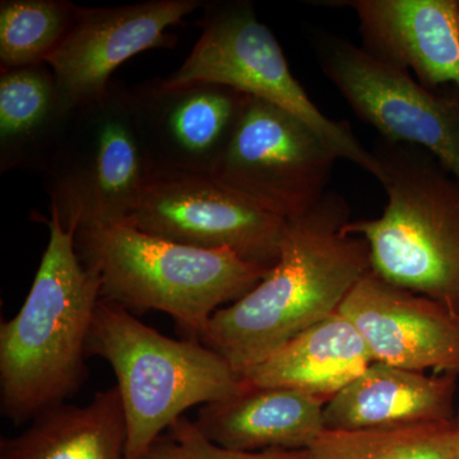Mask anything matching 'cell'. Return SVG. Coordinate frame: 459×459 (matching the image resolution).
<instances>
[{
  "label": "cell",
  "instance_id": "obj_20",
  "mask_svg": "<svg viewBox=\"0 0 459 459\" xmlns=\"http://www.w3.org/2000/svg\"><path fill=\"white\" fill-rule=\"evenodd\" d=\"M452 422L385 429L325 430L307 449V459H455Z\"/></svg>",
  "mask_w": 459,
  "mask_h": 459
},
{
  "label": "cell",
  "instance_id": "obj_15",
  "mask_svg": "<svg viewBox=\"0 0 459 459\" xmlns=\"http://www.w3.org/2000/svg\"><path fill=\"white\" fill-rule=\"evenodd\" d=\"M458 376L373 362L325 407V430H385L455 421Z\"/></svg>",
  "mask_w": 459,
  "mask_h": 459
},
{
  "label": "cell",
  "instance_id": "obj_7",
  "mask_svg": "<svg viewBox=\"0 0 459 459\" xmlns=\"http://www.w3.org/2000/svg\"><path fill=\"white\" fill-rule=\"evenodd\" d=\"M201 38L186 62L162 80L166 86L220 84L285 108L322 135L340 159L377 178L379 166L347 122L322 113L290 71L276 36L256 17L252 3H205Z\"/></svg>",
  "mask_w": 459,
  "mask_h": 459
},
{
  "label": "cell",
  "instance_id": "obj_12",
  "mask_svg": "<svg viewBox=\"0 0 459 459\" xmlns=\"http://www.w3.org/2000/svg\"><path fill=\"white\" fill-rule=\"evenodd\" d=\"M142 141L155 170L213 175L249 96L220 84L131 87Z\"/></svg>",
  "mask_w": 459,
  "mask_h": 459
},
{
  "label": "cell",
  "instance_id": "obj_3",
  "mask_svg": "<svg viewBox=\"0 0 459 459\" xmlns=\"http://www.w3.org/2000/svg\"><path fill=\"white\" fill-rule=\"evenodd\" d=\"M75 250L99 277L102 300L131 313L168 314L195 341L217 310L252 291L272 270L230 250L183 246L126 222L78 230Z\"/></svg>",
  "mask_w": 459,
  "mask_h": 459
},
{
  "label": "cell",
  "instance_id": "obj_11",
  "mask_svg": "<svg viewBox=\"0 0 459 459\" xmlns=\"http://www.w3.org/2000/svg\"><path fill=\"white\" fill-rule=\"evenodd\" d=\"M201 0H150L78 11L71 31L49 57L57 90L69 108L107 95L111 75L142 51L172 47L169 27L204 8Z\"/></svg>",
  "mask_w": 459,
  "mask_h": 459
},
{
  "label": "cell",
  "instance_id": "obj_17",
  "mask_svg": "<svg viewBox=\"0 0 459 459\" xmlns=\"http://www.w3.org/2000/svg\"><path fill=\"white\" fill-rule=\"evenodd\" d=\"M374 359L355 325L333 313L281 346L241 376L256 388H287L329 401Z\"/></svg>",
  "mask_w": 459,
  "mask_h": 459
},
{
  "label": "cell",
  "instance_id": "obj_13",
  "mask_svg": "<svg viewBox=\"0 0 459 459\" xmlns=\"http://www.w3.org/2000/svg\"><path fill=\"white\" fill-rule=\"evenodd\" d=\"M374 361L459 376V316L427 296L368 272L340 305Z\"/></svg>",
  "mask_w": 459,
  "mask_h": 459
},
{
  "label": "cell",
  "instance_id": "obj_1",
  "mask_svg": "<svg viewBox=\"0 0 459 459\" xmlns=\"http://www.w3.org/2000/svg\"><path fill=\"white\" fill-rule=\"evenodd\" d=\"M350 207L328 190L309 211L287 220L279 261L246 296L217 310L199 342L238 376L336 313L371 270L364 238L346 232Z\"/></svg>",
  "mask_w": 459,
  "mask_h": 459
},
{
  "label": "cell",
  "instance_id": "obj_6",
  "mask_svg": "<svg viewBox=\"0 0 459 459\" xmlns=\"http://www.w3.org/2000/svg\"><path fill=\"white\" fill-rule=\"evenodd\" d=\"M153 170L135 119L131 87L111 82L107 95L74 108L42 174L50 212L74 232L126 222Z\"/></svg>",
  "mask_w": 459,
  "mask_h": 459
},
{
  "label": "cell",
  "instance_id": "obj_21",
  "mask_svg": "<svg viewBox=\"0 0 459 459\" xmlns=\"http://www.w3.org/2000/svg\"><path fill=\"white\" fill-rule=\"evenodd\" d=\"M69 0L0 2V69L41 65L60 47L77 20Z\"/></svg>",
  "mask_w": 459,
  "mask_h": 459
},
{
  "label": "cell",
  "instance_id": "obj_10",
  "mask_svg": "<svg viewBox=\"0 0 459 459\" xmlns=\"http://www.w3.org/2000/svg\"><path fill=\"white\" fill-rule=\"evenodd\" d=\"M126 222L183 246L230 250L267 268L279 261L287 225L213 175L165 170H153Z\"/></svg>",
  "mask_w": 459,
  "mask_h": 459
},
{
  "label": "cell",
  "instance_id": "obj_2",
  "mask_svg": "<svg viewBox=\"0 0 459 459\" xmlns=\"http://www.w3.org/2000/svg\"><path fill=\"white\" fill-rule=\"evenodd\" d=\"M51 213V212H50ZM49 240L25 303L0 323V413L17 427L66 403L89 377L91 325L101 286L51 213Z\"/></svg>",
  "mask_w": 459,
  "mask_h": 459
},
{
  "label": "cell",
  "instance_id": "obj_14",
  "mask_svg": "<svg viewBox=\"0 0 459 459\" xmlns=\"http://www.w3.org/2000/svg\"><path fill=\"white\" fill-rule=\"evenodd\" d=\"M361 49L377 62L413 72L427 89L459 90V0H350Z\"/></svg>",
  "mask_w": 459,
  "mask_h": 459
},
{
  "label": "cell",
  "instance_id": "obj_18",
  "mask_svg": "<svg viewBox=\"0 0 459 459\" xmlns=\"http://www.w3.org/2000/svg\"><path fill=\"white\" fill-rule=\"evenodd\" d=\"M72 113L47 63L0 69V172L44 174Z\"/></svg>",
  "mask_w": 459,
  "mask_h": 459
},
{
  "label": "cell",
  "instance_id": "obj_9",
  "mask_svg": "<svg viewBox=\"0 0 459 459\" xmlns=\"http://www.w3.org/2000/svg\"><path fill=\"white\" fill-rule=\"evenodd\" d=\"M337 160L336 151L309 124L249 96L213 177L291 220L328 192Z\"/></svg>",
  "mask_w": 459,
  "mask_h": 459
},
{
  "label": "cell",
  "instance_id": "obj_5",
  "mask_svg": "<svg viewBox=\"0 0 459 459\" xmlns=\"http://www.w3.org/2000/svg\"><path fill=\"white\" fill-rule=\"evenodd\" d=\"M87 353L113 368L126 415V459L143 458L186 410L246 388L231 365L204 343L166 337L102 299Z\"/></svg>",
  "mask_w": 459,
  "mask_h": 459
},
{
  "label": "cell",
  "instance_id": "obj_19",
  "mask_svg": "<svg viewBox=\"0 0 459 459\" xmlns=\"http://www.w3.org/2000/svg\"><path fill=\"white\" fill-rule=\"evenodd\" d=\"M126 422L117 386L83 406L51 407L13 437L0 439V459H126Z\"/></svg>",
  "mask_w": 459,
  "mask_h": 459
},
{
  "label": "cell",
  "instance_id": "obj_4",
  "mask_svg": "<svg viewBox=\"0 0 459 459\" xmlns=\"http://www.w3.org/2000/svg\"><path fill=\"white\" fill-rule=\"evenodd\" d=\"M371 152L385 212L344 230L367 241L377 276L459 316V181L424 148L379 137Z\"/></svg>",
  "mask_w": 459,
  "mask_h": 459
},
{
  "label": "cell",
  "instance_id": "obj_16",
  "mask_svg": "<svg viewBox=\"0 0 459 459\" xmlns=\"http://www.w3.org/2000/svg\"><path fill=\"white\" fill-rule=\"evenodd\" d=\"M327 402L294 389L246 385L232 397L201 406L195 424L230 451H307L325 430Z\"/></svg>",
  "mask_w": 459,
  "mask_h": 459
},
{
  "label": "cell",
  "instance_id": "obj_8",
  "mask_svg": "<svg viewBox=\"0 0 459 459\" xmlns=\"http://www.w3.org/2000/svg\"><path fill=\"white\" fill-rule=\"evenodd\" d=\"M320 71L379 137L431 153L459 181V90H431L333 33L312 30Z\"/></svg>",
  "mask_w": 459,
  "mask_h": 459
},
{
  "label": "cell",
  "instance_id": "obj_22",
  "mask_svg": "<svg viewBox=\"0 0 459 459\" xmlns=\"http://www.w3.org/2000/svg\"><path fill=\"white\" fill-rule=\"evenodd\" d=\"M142 459H307L305 451L268 449L261 452H237L210 442L195 421L180 418L168 429Z\"/></svg>",
  "mask_w": 459,
  "mask_h": 459
},
{
  "label": "cell",
  "instance_id": "obj_23",
  "mask_svg": "<svg viewBox=\"0 0 459 459\" xmlns=\"http://www.w3.org/2000/svg\"><path fill=\"white\" fill-rule=\"evenodd\" d=\"M455 459H459V406L458 409L455 410Z\"/></svg>",
  "mask_w": 459,
  "mask_h": 459
}]
</instances>
